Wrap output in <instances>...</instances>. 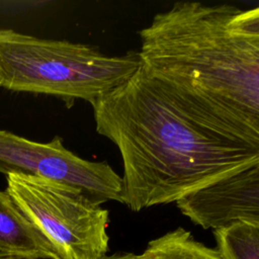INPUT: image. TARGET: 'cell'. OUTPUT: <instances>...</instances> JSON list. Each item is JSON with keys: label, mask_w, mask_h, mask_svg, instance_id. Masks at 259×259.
Returning a JSON list of instances; mask_svg holds the SVG:
<instances>
[{"label": "cell", "mask_w": 259, "mask_h": 259, "mask_svg": "<svg viewBox=\"0 0 259 259\" xmlns=\"http://www.w3.org/2000/svg\"><path fill=\"white\" fill-rule=\"evenodd\" d=\"M100 259H143L141 254H135L130 252H118L113 255H104Z\"/></svg>", "instance_id": "cell-10"}, {"label": "cell", "mask_w": 259, "mask_h": 259, "mask_svg": "<svg viewBox=\"0 0 259 259\" xmlns=\"http://www.w3.org/2000/svg\"><path fill=\"white\" fill-rule=\"evenodd\" d=\"M0 173L46 178L78 187L101 203H122V179L112 167L78 157L59 136L38 143L0 130Z\"/></svg>", "instance_id": "cell-5"}, {"label": "cell", "mask_w": 259, "mask_h": 259, "mask_svg": "<svg viewBox=\"0 0 259 259\" xmlns=\"http://www.w3.org/2000/svg\"><path fill=\"white\" fill-rule=\"evenodd\" d=\"M176 205L203 229L235 222L259 224V164L199 188L178 199Z\"/></svg>", "instance_id": "cell-6"}, {"label": "cell", "mask_w": 259, "mask_h": 259, "mask_svg": "<svg viewBox=\"0 0 259 259\" xmlns=\"http://www.w3.org/2000/svg\"><path fill=\"white\" fill-rule=\"evenodd\" d=\"M6 192L62 259H100L108 251L109 212L80 188L22 174L6 176Z\"/></svg>", "instance_id": "cell-4"}, {"label": "cell", "mask_w": 259, "mask_h": 259, "mask_svg": "<svg viewBox=\"0 0 259 259\" xmlns=\"http://www.w3.org/2000/svg\"><path fill=\"white\" fill-rule=\"evenodd\" d=\"M141 67L137 52L108 56L97 48L0 28V88L90 104L127 81Z\"/></svg>", "instance_id": "cell-3"}, {"label": "cell", "mask_w": 259, "mask_h": 259, "mask_svg": "<svg viewBox=\"0 0 259 259\" xmlns=\"http://www.w3.org/2000/svg\"><path fill=\"white\" fill-rule=\"evenodd\" d=\"M91 105L96 132L120 153L122 203L134 211L259 164V142L190 113L142 67Z\"/></svg>", "instance_id": "cell-1"}, {"label": "cell", "mask_w": 259, "mask_h": 259, "mask_svg": "<svg viewBox=\"0 0 259 259\" xmlns=\"http://www.w3.org/2000/svg\"><path fill=\"white\" fill-rule=\"evenodd\" d=\"M140 37L142 69L183 108L259 140V7L176 2Z\"/></svg>", "instance_id": "cell-2"}, {"label": "cell", "mask_w": 259, "mask_h": 259, "mask_svg": "<svg viewBox=\"0 0 259 259\" xmlns=\"http://www.w3.org/2000/svg\"><path fill=\"white\" fill-rule=\"evenodd\" d=\"M141 255L143 259H222L215 248L196 241L181 227L150 241Z\"/></svg>", "instance_id": "cell-8"}, {"label": "cell", "mask_w": 259, "mask_h": 259, "mask_svg": "<svg viewBox=\"0 0 259 259\" xmlns=\"http://www.w3.org/2000/svg\"><path fill=\"white\" fill-rule=\"evenodd\" d=\"M222 259H259V224L235 222L213 230Z\"/></svg>", "instance_id": "cell-9"}, {"label": "cell", "mask_w": 259, "mask_h": 259, "mask_svg": "<svg viewBox=\"0 0 259 259\" xmlns=\"http://www.w3.org/2000/svg\"><path fill=\"white\" fill-rule=\"evenodd\" d=\"M0 259H62L53 243L1 190Z\"/></svg>", "instance_id": "cell-7"}]
</instances>
